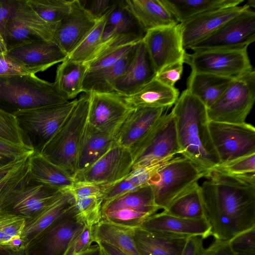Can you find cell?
<instances>
[{"label":"cell","mask_w":255,"mask_h":255,"mask_svg":"<svg viewBox=\"0 0 255 255\" xmlns=\"http://www.w3.org/2000/svg\"><path fill=\"white\" fill-rule=\"evenodd\" d=\"M7 52L5 42L0 38V54L5 55Z\"/></svg>","instance_id":"61"},{"label":"cell","mask_w":255,"mask_h":255,"mask_svg":"<svg viewBox=\"0 0 255 255\" xmlns=\"http://www.w3.org/2000/svg\"><path fill=\"white\" fill-rule=\"evenodd\" d=\"M247 3L217 9L194 16L179 23L182 44L186 50L214 32L229 20L245 9Z\"/></svg>","instance_id":"21"},{"label":"cell","mask_w":255,"mask_h":255,"mask_svg":"<svg viewBox=\"0 0 255 255\" xmlns=\"http://www.w3.org/2000/svg\"><path fill=\"white\" fill-rule=\"evenodd\" d=\"M116 143L114 137L87 122L81 137L77 161V172L89 167Z\"/></svg>","instance_id":"28"},{"label":"cell","mask_w":255,"mask_h":255,"mask_svg":"<svg viewBox=\"0 0 255 255\" xmlns=\"http://www.w3.org/2000/svg\"><path fill=\"white\" fill-rule=\"evenodd\" d=\"M11 163V162H10ZM8 164L7 163L5 162L4 161L0 160V168L2 167L3 166Z\"/></svg>","instance_id":"62"},{"label":"cell","mask_w":255,"mask_h":255,"mask_svg":"<svg viewBox=\"0 0 255 255\" xmlns=\"http://www.w3.org/2000/svg\"><path fill=\"white\" fill-rule=\"evenodd\" d=\"M105 186L99 184L74 182L68 190L73 196L75 200L90 197H102Z\"/></svg>","instance_id":"52"},{"label":"cell","mask_w":255,"mask_h":255,"mask_svg":"<svg viewBox=\"0 0 255 255\" xmlns=\"http://www.w3.org/2000/svg\"><path fill=\"white\" fill-rule=\"evenodd\" d=\"M132 237L140 255H182L189 237L132 229Z\"/></svg>","instance_id":"26"},{"label":"cell","mask_w":255,"mask_h":255,"mask_svg":"<svg viewBox=\"0 0 255 255\" xmlns=\"http://www.w3.org/2000/svg\"><path fill=\"white\" fill-rule=\"evenodd\" d=\"M200 185L204 218L214 240L228 241L255 227V173L212 170Z\"/></svg>","instance_id":"1"},{"label":"cell","mask_w":255,"mask_h":255,"mask_svg":"<svg viewBox=\"0 0 255 255\" xmlns=\"http://www.w3.org/2000/svg\"><path fill=\"white\" fill-rule=\"evenodd\" d=\"M133 15L148 31L178 23L161 0H125Z\"/></svg>","instance_id":"31"},{"label":"cell","mask_w":255,"mask_h":255,"mask_svg":"<svg viewBox=\"0 0 255 255\" xmlns=\"http://www.w3.org/2000/svg\"><path fill=\"white\" fill-rule=\"evenodd\" d=\"M102 197L75 200V206L84 225L94 226L102 220Z\"/></svg>","instance_id":"41"},{"label":"cell","mask_w":255,"mask_h":255,"mask_svg":"<svg viewBox=\"0 0 255 255\" xmlns=\"http://www.w3.org/2000/svg\"><path fill=\"white\" fill-rule=\"evenodd\" d=\"M65 191L27 178L4 200L1 209L26 220L36 216Z\"/></svg>","instance_id":"15"},{"label":"cell","mask_w":255,"mask_h":255,"mask_svg":"<svg viewBox=\"0 0 255 255\" xmlns=\"http://www.w3.org/2000/svg\"><path fill=\"white\" fill-rule=\"evenodd\" d=\"M137 189L125 177L111 185L105 186L103 192V201H108Z\"/></svg>","instance_id":"53"},{"label":"cell","mask_w":255,"mask_h":255,"mask_svg":"<svg viewBox=\"0 0 255 255\" xmlns=\"http://www.w3.org/2000/svg\"><path fill=\"white\" fill-rule=\"evenodd\" d=\"M149 232H162L186 237L210 236V227L205 218L190 219L174 216L164 211L146 219L140 227Z\"/></svg>","instance_id":"24"},{"label":"cell","mask_w":255,"mask_h":255,"mask_svg":"<svg viewBox=\"0 0 255 255\" xmlns=\"http://www.w3.org/2000/svg\"><path fill=\"white\" fill-rule=\"evenodd\" d=\"M77 99L59 105L18 111L16 118L24 142L41 153L74 109Z\"/></svg>","instance_id":"6"},{"label":"cell","mask_w":255,"mask_h":255,"mask_svg":"<svg viewBox=\"0 0 255 255\" xmlns=\"http://www.w3.org/2000/svg\"><path fill=\"white\" fill-rule=\"evenodd\" d=\"M100 247L103 255H126L115 246L107 242H96Z\"/></svg>","instance_id":"57"},{"label":"cell","mask_w":255,"mask_h":255,"mask_svg":"<svg viewBox=\"0 0 255 255\" xmlns=\"http://www.w3.org/2000/svg\"><path fill=\"white\" fill-rule=\"evenodd\" d=\"M97 21L80 0H71L69 13L55 26V42L68 56L94 28Z\"/></svg>","instance_id":"20"},{"label":"cell","mask_w":255,"mask_h":255,"mask_svg":"<svg viewBox=\"0 0 255 255\" xmlns=\"http://www.w3.org/2000/svg\"><path fill=\"white\" fill-rule=\"evenodd\" d=\"M30 155L0 181V210L6 197L27 178Z\"/></svg>","instance_id":"42"},{"label":"cell","mask_w":255,"mask_h":255,"mask_svg":"<svg viewBox=\"0 0 255 255\" xmlns=\"http://www.w3.org/2000/svg\"><path fill=\"white\" fill-rule=\"evenodd\" d=\"M37 73L36 71L21 65L6 54H0V77L35 74Z\"/></svg>","instance_id":"51"},{"label":"cell","mask_w":255,"mask_h":255,"mask_svg":"<svg viewBox=\"0 0 255 255\" xmlns=\"http://www.w3.org/2000/svg\"><path fill=\"white\" fill-rule=\"evenodd\" d=\"M28 179L62 191H68L74 183L73 177L37 152L29 158Z\"/></svg>","instance_id":"29"},{"label":"cell","mask_w":255,"mask_h":255,"mask_svg":"<svg viewBox=\"0 0 255 255\" xmlns=\"http://www.w3.org/2000/svg\"><path fill=\"white\" fill-rule=\"evenodd\" d=\"M178 23L211 10L240 5L244 0H161Z\"/></svg>","instance_id":"34"},{"label":"cell","mask_w":255,"mask_h":255,"mask_svg":"<svg viewBox=\"0 0 255 255\" xmlns=\"http://www.w3.org/2000/svg\"><path fill=\"white\" fill-rule=\"evenodd\" d=\"M32 10L45 22L55 25L69 13L71 0H26Z\"/></svg>","instance_id":"40"},{"label":"cell","mask_w":255,"mask_h":255,"mask_svg":"<svg viewBox=\"0 0 255 255\" xmlns=\"http://www.w3.org/2000/svg\"><path fill=\"white\" fill-rule=\"evenodd\" d=\"M106 16L97 20L91 31L68 55L69 59L88 64L97 57L101 48Z\"/></svg>","instance_id":"38"},{"label":"cell","mask_w":255,"mask_h":255,"mask_svg":"<svg viewBox=\"0 0 255 255\" xmlns=\"http://www.w3.org/2000/svg\"><path fill=\"white\" fill-rule=\"evenodd\" d=\"M136 44L132 49L111 67L97 72L87 73L83 85V92H114V85L127 69L134 52Z\"/></svg>","instance_id":"33"},{"label":"cell","mask_w":255,"mask_h":255,"mask_svg":"<svg viewBox=\"0 0 255 255\" xmlns=\"http://www.w3.org/2000/svg\"><path fill=\"white\" fill-rule=\"evenodd\" d=\"M55 26L42 19L26 0H18L5 28L4 41L7 50L39 40L55 42Z\"/></svg>","instance_id":"14"},{"label":"cell","mask_w":255,"mask_h":255,"mask_svg":"<svg viewBox=\"0 0 255 255\" xmlns=\"http://www.w3.org/2000/svg\"><path fill=\"white\" fill-rule=\"evenodd\" d=\"M132 158L128 148L115 143L85 170L76 173L74 182L107 186L126 177L131 170Z\"/></svg>","instance_id":"17"},{"label":"cell","mask_w":255,"mask_h":255,"mask_svg":"<svg viewBox=\"0 0 255 255\" xmlns=\"http://www.w3.org/2000/svg\"><path fill=\"white\" fill-rule=\"evenodd\" d=\"M146 32L129 10L125 0H118L106 16L102 45L98 55L108 49L136 44L142 40Z\"/></svg>","instance_id":"16"},{"label":"cell","mask_w":255,"mask_h":255,"mask_svg":"<svg viewBox=\"0 0 255 255\" xmlns=\"http://www.w3.org/2000/svg\"><path fill=\"white\" fill-rule=\"evenodd\" d=\"M163 211L168 214L183 218H205L201 199L200 185L197 183L191 187Z\"/></svg>","instance_id":"37"},{"label":"cell","mask_w":255,"mask_h":255,"mask_svg":"<svg viewBox=\"0 0 255 255\" xmlns=\"http://www.w3.org/2000/svg\"><path fill=\"white\" fill-rule=\"evenodd\" d=\"M167 108L134 109L114 136L116 144L131 149L156 124Z\"/></svg>","instance_id":"25"},{"label":"cell","mask_w":255,"mask_h":255,"mask_svg":"<svg viewBox=\"0 0 255 255\" xmlns=\"http://www.w3.org/2000/svg\"><path fill=\"white\" fill-rule=\"evenodd\" d=\"M132 229L101 220L94 227L95 242L111 244L126 255H140L132 239Z\"/></svg>","instance_id":"36"},{"label":"cell","mask_w":255,"mask_h":255,"mask_svg":"<svg viewBox=\"0 0 255 255\" xmlns=\"http://www.w3.org/2000/svg\"><path fill=\"white\" fill-rule=\"evenodd\" d=\"M158 210L152 189L147 185L103 201L102 220L124 227L139 228Z\"/></svg>","instance_id":"9"},{"label":"cell","mask_w":255,"mask_h":255,"mask_svg":"<svg viewBox=\"0 0 255 255\" xmlns=\"http://www.w3.org/2000/svg\"><path fill=\"white\" fill-rule=\"evenodd\" d=\"M28 144H15L0 138V160L9 163L20 160L34 152Z\"/></svg>","instance_id":"46"},{"label":"cell","mask_w":255,"mask_h":255,"mask_svg":"<svg viewBox=\"0 0 255 255\" xmlns=\"http://www.w3.org/2000/svg\"><path fill=\"white\" fill-rule=\"evenodd\" d=\"M25 220L20 217L0 210V245L15 248L22 246L21 236Z\"/></svg>","instance_id":"39"},{"label":"cell","mask_w":255,"mask_h":255,"mask_svg":"<svg viewBox=\"0 0 255 255\" xmlns=\"http://www.w3.org/2000/svg\"><path fill=\"white\" fill-rule=\"evenodd\" d=\"M157 72L143 41L136 44L133 57L123 75L116 82L114 92L132 94L153 80Z\"/></svg>","instance_id":"23"},{"label":"cell","mask_w":255,"mask_h":255,"mask_svg":"<svg viewBox=\"0 0 255 255\" xmlns=\"http://www.w3.org/2000/svg\"><path fill=\"white\" fill-rule=\"evenodd\" d=\"M17 3L18 0H0V38L4 41L7 23Z\"/></svg>","instance_id":"54"},{"label":"cell","mask_w":255,"mask_h":255,"mask_svg":"<svg viewBox=\"0 0 255 255\" xmlns=\"http://www.w3.org/2000/svg\"><path fill=\"white\" fill-rule=\"evenodd\" d=\"M84 226L74 204L24 246V255H64Z\"/></svg>","instance_id":"11"},{"label":"cell","mask_w":255,"mask_h":255,"mask_svg":"<svg viewBox=\"0 0 255 255\" xmlns=\"http://www.w3.org/2000/svg\"><path fill=\"white\" fill-rule=\"evenodd\" d=\"M255 101L254 69L234 79L220 98L207 108L209 121L244 124Z\"/></svg>","instance_id":"8"},{"label":"cell","mask_w":255,"mask_h":255,"mask_svg":"<svg viewBox=\"0 0 255 255\" xmlns=\"http://www.w3.org/2000/svg\"><path fill=\"white\" fill-rule=\"evenodd\" d=\"M84 7L97 20L107 15L118 0H80Z\"/></svg>","instance_id":"50"},{"label":"cell","mask_w":255,"mask_h":255,"mask_svg":"<svg viewBox=\"0 0 255 255\" xmlns=\"http://www.w3.org/2000/svg\"><path fill=\"white\" fill-rule=\"evenodd\" d=\"M6 55L21 65L44 71L65 60L68 55L54 41L39 40L7 51Z\"/></svg>","instance_id":"22"},{"label":"cell","mask_w":255,"mask_h":255,"mask_svg":"<svg viewBox=\"0 0 255 255\" xmlns=\"http://www.w3.org/2000/svg\"><path fill=\"white\" fill-rule=\"evenodd\" d=\"M74 204L73 196L69 191H65L48 207L34 217L26 220L21 236L22 246L24 247Z\"/></svg>","instance_id":"30"},{"label":"cell","mask_w":255,"mask_h":255,"mask_svg":"<svg viewBox=\"0 0 255 255\" xmlns=\"http://www.w3.org/2000/svg\"><path fill=\"white\" fill-rule=\"evenodd\" d=\"M69 101L54 82L35 74L0 77V108L8 113L14 115L20 111Z\"/></svg>","instance_id":"3"},{"label":"cell","mask_w":255,"mask_h":255,"mask_svg":"<svg viewBox=\"0 0 255 255\" xmlns=\"http://www.w3.org/2000/svg\"><path fill=\"white\" fill-rule=\"evenodd\" d=\"M0 138L15 144H26L15 116L0 108Z\"/></svg>","instance_id":"44"},{"label":"cell","mask_w":255,"mask_h":255,"mask_svg":"<svg viewBox=\"0 0 255 255\" xmlns=\"http://www.w3.org/2000/svg\"><path fill=\"white\" fill-rule=\"evenodd\" d=\"M212 170L233 175L255 173V153L219 165Z\"/></svg>","instance_id":"45"},{"label":"cell","mask_w":255,"mask_h":255,"mask_svg":"<svg viewBox=\"0 0 255 255\" xmlns=\"http://www.w3.org/2000/svg\"><path fill=\"white\" fill-rule=\"evenodd\" d=\"M203 240L200 237H189L182 255H200L204 248Z\"/></svg>","instance_id":"56"},{"label":"cell","mask_w":255,"mask_h":255,"mask_svg":"<svg viewBox=\"0 0 255 255\" xmlns=\"http://www.w3.org/2000/svg\"><path fill=\"white\" fill-rule=\"evenodd\" d=\"M135 44L108 49L103 51L88 63L87 73L97 72L111 67L128 53Z\"/></svg>","instance_id":"43"},{"label":"cell","mask_w":255,"mask_h":255,"mask_svg":"<svg viewBox=\"0 0 255 255\" xmlns=\"http://www.w3.org/2000/svg\"><path fill=\"white\" fill-rule=\"evenodd\" d=\"M171 113L175 121L180 154L207 175L220 161L209 132L206 107L185 89Z\"/></svg>","instance_id":"2"},{"label":"cell","mask_w":255,"mask_h":255,"mask_svg":"<svg viewBox=\"0 0 255 255\" xmlns=\"http://www.w3.org/2000/svg\"><path fill=\"white\" fill-rule=\"evenodd\" d=\"M132 169L169 160L180 153L171 113L165 112L148 133L129 149Z\"/></svg>","instance_id":"7"},{"label":"cell","mask_w":255,"mask_h":255,"mask_svg":"<svg viewBox=\"0 0 255 255\" xmlns=\"http://www.w3.org/2000/svg\"><path fill=\"white\" fill-rule=\"evenodd\" d=\"M89 95L87 122L114 136L133 109L115 93L92 92Z\"/></svg>","instance_id":"18"},{"label":"cell","mask_w":255,"mask_h":255,"mask_svg":"<svg viewBox=\"0 0 255 255\" xmlns=\"http://www.w3.org/2000/svg\"><path fill=\"white\" fill-rule=\"evenodd\" d=\"M200 255H237L232 250L229 241L214 240L207 248H203Z\"/></svg>","instance_id":"55"},{"label":"cell","mask_w":255,"mask_h":255,"mask_svg":"<svg viewBox=\"0 0 255 255\" xmlns=\"http://www.w3.org/2000/svg\"><path fill=\"white\" fill-rule=\"evenodd\" d=\"M120 95L133 109L168 108L174 105L179 92L175 87H169L154 79L132 94Z\"/></svg>","instance_id":"27"},{"label":"cell","mask_w":255,"mask_h":255,"mask_svg":"<svg viewBox=\"0 0 255 255\" xmlns=\"http://www.w3.org/2000/svg\"><path fill=\"white\" fill-rule=\"evenodd\" d=\"M26 157L20 160L8 163L0 167V181L2 180L3 178H4L7 174H8L11 171L15 169L17 166H18Z\"/></svg>","instance_id":"59"},{"label":"cell","mask_w":255,"mask_h":255,"mask_svg":"<svg viewBox=\"0 0 255 255\" xmlns=\"http://www.w3.org/2000/svg\"><path fill=\"white\" fill-rule=\"evenodd\" d=\"M233 79L191 71L188 78L186 89L207 109L220 98Z\"/></svg>","instance_id":"32"},{"label":"cell","mask_w":255,"mask_h":255,"mask_svg":"<svg viewBox=\"0 0 255 255\" xmlns=\"http://www.w3.org/2000/svg\"><path fill=\"white\" fill-rule=\"evenodd\" d=\"M89 95H82L68 118L41 153L73 177L77 173L79 143L87 122Z\"/></svg>","instance_id":"4"},{"label":"cell","mask_w":255,"mask_h":255,"mask_svg":"<svg viewBox=\"0 0 255 255\" xmlns=\"http://www.w3.org/2000/svg\"><path fill=\"white\" fill-rule=\"evenodd\" d=\"M0 255H24V248H15L0 245Z\"/></svg>","instance_id":"58"},{"label":"cell","mask_w":255,"mask_h":255,"mask_svg":"<svg viewBox=\"0 0 255 255\" xmlns=\"http://www.w3.org/2000/svg\"><path fill=\"white\" fill-rule=\"evenodd\" d=\"M88 68L87 63L72 60L68 57L58 66L54 83L68 100L83 92V82Z\"/></svg>","instance_id":"35"},{"label":"cell","mask_w":255,"mask_h":255,"mask_svg":"<svg viewBox=\"0 0 255 255\" xmlns=\"http://www.w3.org/2000/svg\"><path fill=\"white\" fill-rule=\"evenodd\" d=\"M183 64L182 60L164 66L157 72L154 79L166 86L175 87V83L181 77Z\"/></svg>","instance_id":"49"},{"label":"cell","mask_w":255,"mask_h":255,"mask_svg":"<svg viewBox=\"0 0 255 255\" xmlns=\"http://www.w3.org/2000/svg\"><path fill=\"white\" fill-rule=\"evenodd\" d=\"M78 255H103L100 246L97 244Z\"/></svg>","instance_id":"60"},{"label":"cell","mask_w":255,"mask_h":255,"mask_svg":"<svg viewBox=\"0 0 255 255\" xmlns=\"http://www.w3.org/2000/svg\"><path fill=\"white\" fill-rule=\"evenodd\" d=\"M207 175L188 158L174 157L161 166L149 182L154 202L159 209L165 210L176 198Z\"/></svg>","instance_id":"5"},{"label":"cell","mask_w":255,"mask_h":255,"mask_svg":"<svg viewBox=\"0 0 255 255\" xmlns=\"http://www.w3.org/2000/svg\"><path fill=\"white\" fill-rule=\"evenodd\" d=\"M255 40V12L248 7L188 49L196 52L248 49Z\"/></svg>","instance_id":"10"},{"label":"cell","mask_w":255,"mask_h":255,"mask_svg":"<svg viewBox=\"0 0 255 255\" xmlns=\"http://www.w3.org/2000/svg\"><path fill=\"white\" fill-rule=\"evenodd\" d=\"M94 227L84 225L74 236L64 255H78L87 250L95 242Z\"/></svg>","instance_id":"47"},{"label":"cell","mask_w":255,"mask_h":255,"mask_svg":"<svg viewBox=\"0 0 255 255\" xmlns=\"http://www.w3.org/2000/svg\"><path fill=\"white\" fill-rule=\"evenodd\" d=\"M184 63L194 72L212 74L231 79L253 70L247 49L210 50L186 52Z\"/></svg>","instance_id":"13"},{"label":"cell","mask_w":255,"mask_h":255,"mask_svg":"<svg viewBox=\"0 0 255 255\" xmlns=\"http://www.w3.org/2000/svg\"><path fill=\"white\" fill-rule=\"evenodd\" d=\"M229 241L237 255H255V227L239 233Z\"/></svg>","instance_id":"48"},{"label":"cell","mask_w":255,"mask_h":255,"mask_svg":"<svg viewBox=\"0 0 255 255\" xmlns=\"http://www.w3.org/2000/svg\"><path fill=\"white\" fill-rule=\"evenodd\" d=\"M156 72L164 66L184 61V49L179 23L147 31L142 39Z\"/></svg>","instance_id":"19"},{"label":"cell","mask_w":255,"mask_h":255,"mask_svg":"<svg viewBox=\"0 0 255 255\" xmlns=\"http://www.w3.org/2000/svg\"><path fill=\"white\" fill-rule=\"evenodd\" d=\"M208 127L219 165L255 153V128L251 124L209 121Z\"/></svg>","instance_id":"12"}]
</instances>
